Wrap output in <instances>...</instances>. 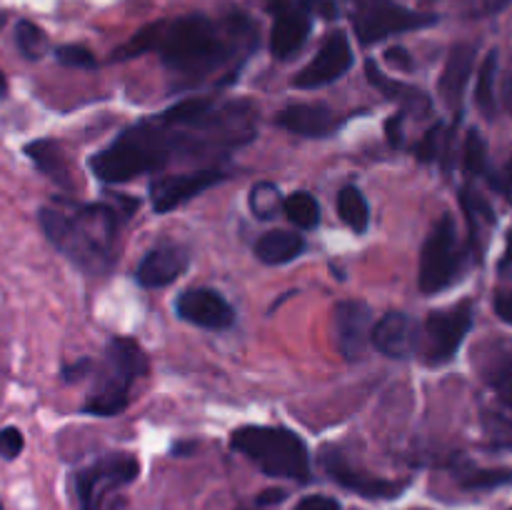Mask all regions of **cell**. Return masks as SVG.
<instances>
[{"label":"cell","mask_w":512,"mask_h":510,"mask_svg":"<svg viewBox=\"0 0 512 510\" xmlns=\"http://www.w3.org/2000/svg\"><path fill=\"white\" fill-rule=\"evenodd\" d=\"M385 58H388L390 63L395 65V68L413 70V58H410L408 50H405V48H390L388 53H385Z\"/></svg>","instance_id":"37"},{"label":"cell","mask_w":512,"mask_h":510,"mask_svg":"<svg viewBox=\"0 0 512 510\" xmlns=\"http://www.w3.org/2000/svg\"><path fill=\"white\" fill-rule=\"evenodd\" d=\"M305 250L303 235L293 230H270L255 243V255L268 265H283L298 258Z\"/></svg>","instance_id":"22"},{"label":"cell","mask_w":512,"mask_h":510,"mask_svg":"<svg viewBox=\"0 0 512 510\" xmlns=\"http://www.w3.org/2000/svg\"><path fill=\"white\" fill-rule=\"evenodd\" d=\"M138 460L133 455L115 453L105 455L103 460H98L90 468L80 470L75 475V490H78L80 510H98L100 500L108 493L110 488H118V485H128L138 478Z\"/></svg>","instance_id":"9"},{"label":"cell","mask_w":512,"mask_h":510,"mask_svg":"<svg viewBox=\"0 0 512 510\" xmlns=\"http://www.w3.org/2000/svg\"><path fill=\"white\" fill-rule=\"evenodd\" d=\"M443 133L445 128L438 123L428 135H425L423 143L418 145V158L423 160V163H430V160L440 158V153H445V158H448V145L443 148V140H445Z\"/></svg>","instance_id":"31"},{"label":"cell","mask_w":512,"mask_h":510,"mask_svg":"<svg viewBox=\"0 0 512 510\" xmlns=\"http://www.w3.org/2000/svg\"><path fill=\"white\" fill-rule=\"evenodd\" d=\"M505 483H512V473L508 470H475L463 478L465 488H498Z\"/></svg>","instance_id":"32"},{"label":"cell","mask_w":512,"mask_h":510,"mask_svg":"<svg viewBox=\"0 0 512 510\" xmlns=\"http://www.w3.org/2000/svg\"><path fill=\"white\" fill-rule=\"evenodd\" d=\"M490 183H493V188H498L500 193L505 195V198L512 203V160L508 165H505V170L500 175H495V178H490Z\"/></svg>","instance_id":"36"},{"label":"cell","mask_w":512,"mask_h":510,"mask_svg":"<svg viewBox=\"0 0 512 510\" xmlns=\"http://www.w3.org/2000/svg\"><path fill=\"white\" fill-rule=\"evenodd\" d=\"M475 365L485 383L493 385L498 393H505L512 388V340H493L480 345Z\"/></svg>","instance_id":"20"},{"label":"cell","mask_w":512,"mask_h":510,"mask_svg":"<svg viewBox=\"0 0 512 510\" xmlns=\"http://www.w3.org/2000/svg\"><path fill=\"white\" fill-rule=\"evenodd\" d=\"M23 433L18 428H3L0 430V458L13 460L18 458L23 450Z\"/></svg>","instance_id":"33"},{"label":"cell","mask_w":512,"mask_h":510,"mask_svg":"<svg viewBox=\"0 0 512 510\" xmlns=\"http://www.w3.org/2000/svg\"><path fill=\"white\" fill-rule=\"evenodd\" d=\"M500 400H503L505 405H510V408H512V388L505 390V393H500Z\"/></svg>","instance_id":"42"},{"label":"cell","mask_w":512,"mask_h":510,"mask_svg":"<svg viewBox=\"0 0 512 510\" xmlns=\"http://www.w3.org/2000/svg\"><path fill=\"white\" fill-rule=\"evenodd\" d=\"M503 105L512 113V73L505 78V83H503Z\"/></svg>","instance_id":"41"},{"label":"cell","mask_w":512,"mask_h":510,"mask_svg":"<svg viewBox=\"0 0 512 510\" xmlns=\"http://www.w3.org/2000/svg\"><path fill=\"white\" fill-rule=\"evenodd\" d=\"M463 165L470 175H485L488 170V148L478 130H470L463 148Z\"/></svg>","instance_id":"29"},{"label":"cell","mask_w":512,"mask_h":510,"mask_svg":"<svg viewBox=\"0 0 512 510\" xmlns=\"http://www.w3.org/2000/svg\"><path fill=\"white\" fill-rule=\"evenodd\" d=\"M435 23H438V15L415 13L393 0H358V8L353 13L355 35L363 45L380 43V40L405 33V30L430 28Z\"/></svg>","instance_id":"7"},{"label":"cell","mask_w":512,"mask_h":510,"mask_svg":"<svg viewBox=\"0 0 512 510\" xmlns=\"http://www.w3.org/2000/svg\"><path fill=\"white\" fill-rule=\"evenodd\" d=\"M15 45H18L20 55L28 60H40L48 50V35L30 20H20L15 25Z\"/></svg>","instance_id":"27"},{"label":"cell","mask_w":512,"mask_h":510,"mask_svg":"<svg viewBox=\"0 0 512 510\" xmlns=\"http://www.w3.org/2000/svg\"><path fill=\"white\" fill-rule=\"evenodd\" d=\"M365 73H368L370 83L378 85V88L383 90L390 100H398L400 108L413 110L415 115L430 113V98L423 93V90L413 88V85L400 83V80L388 78V75H385L383 70L373 63V60H368V63H365Z\"/></svg>","instance_id":"21"},{"label":"cell","mask_w":512,"mask_h":510,"mask_svg":"<svg viewBox=\"0 0 512 510\" xmlns=\"http://www.w3.org/2000/svg\"><path fill=\"white\" fill-rule=\"evenodd\" d=\"M55 58L63 65H68V68H95V55L88 48H83V45H60L55 50Z\"/></svg>","instance_id":"30"},{"label":"cell","mask_w":512,"mask_h":510,"mask_svg":"<svg viewBox=\"0 0 512 510\" xmlns=\"http://www.w3.org/2000/svg\"><path fill=\"white\" fill-rule=\"evenodd\" d=\"M370 343L388 358H410L423 345V330L408 313H388L373 325Z\"/></svg>","instance_id":"16"},{"label":"cell","mask_w":512,"mask_h":510,"mask_svg":"<svg viewBox=\"0 0 512 510\" xmlns=\"http://www.w3.org/2000/svg\"><path fill=\"white\" fill-rule=\"evenodd\" d=\"M323 465L335 483L343 485L345 490H353V493L363 495V498H370V500H393L398 498V495L405 490V485H408V483H395V480L373 478V475L363 473V470H355L353 465L345 460V455L338 453V450H328V453L323 455Z\"/></svg>","instance_id":"15"},{"label":"cell","mask_w":512,"mask_h":510,"mask_svg":"<svg viewBox=\"0 0 512 510\" xmlns=\"http://www.w3.org/2000/svg\"><path fill=\"white\" fill-rule=\"evenodd\" d=\"M465 268V248L458 238L453 215L445 213L430 230L420 255V290L428 295L440 293L458 283Z\"/></svg>","instance_id":"6"},{"label":"cell","mask_w":512,"mask_h":510,"mask_svg":"<svg viewBox=\"0 0 512 510\" xmlns=\"http://www.w3.org/2000/svg\"><path fill=\"white\" fill-rule=\"evenodd\" d=\"M475 65V48L473 45H455L448 55V63H445L443 75H440V95H443L445 105L453 110L460 108L463 103L465 85H468L470 75H473Z\"/></svg>","instance_id":"19"},{"label":"cell","mask_w":512,"mask_h":510,"mask_svg":"<svg viewBox=\"0 0 512 510\" xmlns=\"http://www.w3.org/2000/svg\"><path fill=\"white\" fill-rule=\"evenodd\" d=\"M288 498V493L285 490H265V493L258 495V500L255 503L263 508V505H275V503H283V500Z\"/></svg>","instance_id":"38"},{"label":"cell","mask_w":512,"mask_h":510,"mask_svg":"<svg viewBox=\"0 0 512 510\" xmlns=\"http://www.w3.org/2000/svg\"><path fill=\"white\" fill-rule=\"evenodd\" d=\"M5 20H8V15H5V13H0V30H3V25H5Z\"/></svg>","instance_id":"44"},{"label":"cell","mask_w":512,"mask_h":510,"mask_svg":"<svg viewBox=\"0 0 512 510\" xmlns=\"http://www.w3.org/2000/svg\"><path fill=\"white\" fill-rule=\"evenodd\" d=\"M118 215L110 205L53 203L40 208V225L50 243L78 268L105 275L115 263Z\"/></svg>","instance_id":"3"},{"label":"cell","mask_w":512,"mask_h":510,"mask_svg":"<svg viewBox=\"0 0 512 510\" xmlns=\"http://www.w3.org/2000/svg\"><path fill=\"white\" fill-rule=\"evenodd\" d=\"M0 510H3V505H0Z\"/></svg>","instance_id":"45"},{"label":"cell","mask_w":512,"mask_h":510,"mask_svg":"<svg viewBox=\"0 0 512 510\" xmlns=\"http://www.w3.org/2000/svg\"><path fill=\"white\" fill-rule=\"evenodd\" d=\"M238 453L253 460L265 475L285 480H310L308 445L300 435L288 428H268V425H245L230 438Z\"/></svg>","instance_id":"4"},{"label":"cell","mask_w":512,"mask_h":510,"mask_svg":"<svg viewBox=\"0 0 512 510\" xmlns=\"http://www.w3.org/2000/svg\"><path fill=\"white\" fill-rule=\"evenodd\" d=\"M470 328H473V303L470 300L453 305V308L433 310L425 320L423 330L425 360L430 365H443L453 360Z\"/></svg>","instance_id":"8"},{"label":"cell","mask_w":512,"mask_h":510,"mask_svg":"<svg viewBox=\"0 0 512 510\" xmlns=\"http://www.w3.org/2000/svg\"><path fill=\"white\" fill-rule=\"evenodd\" d=\"M278 125L295 135H305V138H328L330 133L340 128V120L325 105L295 103L280 110Z\"/></svg>","instance_id":"18"},{"label":"cell","mask_w":512,"mask_h":510,"mask_svg":"<svg viewBox=\"0 0 512 510\" xmlns=\"http://www.w3.org/2000/svg\"><path fill=\"white\" fill-rule=\"evenodd\" d=\"M25 153H28V158L33 160L35 168H38L40 173H45L50 180H55V185H60V188L65 190L73 188L70 168L68 163H65V155L58 143H53V140H35V143H30L28 148H25Z\"/></svg>","instance_id":"23"},{"label":"cell","mask_w":512,"mask_h":510,"mask_svg":"<svg viewBox=\"0 0 512 510\" xmlns=\"http://www.w3.org/2000/svg\"><path fill=\"white\" fill-rule=\"evenodd\" d=\"M283 210L285 215H288V218L303 230L315 228V225L320 223L318 200H315L310 193H305V190H298V193L288 195V198L283 200Z\"/></svg>","instance_id":"26"},{"label":"cell","mask_w":512,"mask_h":510,"mask_svg":"<svg viewBox=\"0 0 512 510\" xmlns=\"http://www.w3.org/2000/svg\"><path fill=\"white\" fill-rule=\"evenodd\" d=\"M148 360L135 340L113 338L105 350V365L100 370V378L95 383L93 393L85 400V413L100 415V418H113L123 413L128 405L130 385L145 375Z\"/></svg>","instance_id":"5"},{"label":"cell","mask_w":512,"mask_h":510,"mask_svg":"<svg viewBox=\"0 0 512 510\" xmlns=\"http://www.w3.org/2000/svg\"><path fill=\"white\" fill-rule=\"evenodd\" d=\"M338 210H340V218L355 230V233H365L370 223V208H368V200L365 195L360 193L355 185H345L338 195Z\"/></svg>","instance_id":"25"},{"label":"cell","mask_w":512,"mask_h":510,"mask_svg":"<svg viewBox=\"0 0 512 510\" xmlns=\"http://www.w3.org/2000/svg\"><path fill=\"white\" fill-rule=\"evenodd\" d=\"M400 123H403V115H395V120H390V123H388L390 143H400V138H403V130H400Z\"/></svg>","instance_id":"39"},{"label":"cell","mask_w":512,"mask_h":510,"mask_svg":"<svg viewBox=\"0 0 512 510\" xmlns=\"http://www.w3.org/2000/svg\"><path fill=\"white\" fill-rule=\"evenodd\" d=\"M353 65V48H350V40L343 30H335L325 38L323 48L318 50L313 60L295 75V88L303 90H315L323 88V85L335 83L338 78H343L345 73Z\"/></svg>","instance_id":"11"},{"label":"cell","mask_w":512,"mask_h":510,"mask_svg":"<svg viewBox=\"0 0 512 510\" xmlns=\"http://www.w3.org/2000/svg\"><path fill=\"white\" fill-rule=\"evenodd\" d=\"M175 313L205 330H225L235 323V310L218 290L190 288L175 300Z\"/></svg>","instance_id":"14"},{"label":"cell","mask_w":512,"mask_h":510,"mask_svg":"<svg viewBox=\"0 0 512 510\" xmlns=\"http://www.w3.org/2000/svg\"><path fill=\"white\" fill-rule=\"evenodd\" d=\"M225 178L223 170L218 168H198L193 173L183 175H163V178L150 183V200H153L155 213H168V210L180 208L183 203L193 200L203 190L213 188Z\"/></svg>","instance_id":"12"},{"label":"cell","mask_w":512,"mask_h":510,"mask_svg":"<svg viewBox=\"0 0 512 510\" xmlns=\"http://www.w3.org/2000/svg\"><path fill=\"white\" fill-rule=\"evenodd\" d=\"M373 338V310L360 300L335 305V343L345 360H360Z\"/></svg>","instance_id":"13"},{"label":"cell","mask_w":512,"mask_h":510,"mask_svg":"<svg viewBox=\"0 0 512 510\" xmlns=\"http://www.w3.org/2000/svg\"><path fill=\"white\" fill-rule=\"evenodd\" d=\"M188 265V248L175 243L158 245V248H153L140 260L138 270H135V278H138V283L143 288H163V285H170L173 280H178L188 270Z\"/></svg>","instance_id":"17"},{"label":"cell","mask_w":512,"mask_h":510,"mask_svg":"<svg viewBox=\"0 0 512 510\" xmlns=\"http://www.w3.org/2000/svg\"><path fill=\"white\" fill-rule=\"evenodd\" d=\"M5 90H8V83H5V75L0 73V95H5Z\"/></svg>","instance_id":"43"},{"label":"cell","mask_w":512,"mask_h":510,"mask_svg":"<svg viewBox=\"0 0 512 510\" xmlns=\"http://www.w3.org/2000/svg\"><path fill=\"white\" fill-rule=\"evenodd\" d=\"M495 313L500 320L512 325V290H503V293L495 295Z\"/></svg>","instance_id":"35"},{"label":"cell","mask_w":512,"mask_h":510,"mask_svg":"<svg viewBox=\"0 0 512 510\" xmlns=\"http://www.w3.org/2000/svg\"><path fill=\"white\" fill-rule=\"evenodd\" d=\"M255 43L258 33L243 15H233L223 25L203 15H185L173 23H153L143 28L115 53V58L123 60L158 50L163 63L178 78H185V85H195L235 58H243Z\"/></svg>","instance_id":"2"},{"label":"cell","mask_w":512,"mask_h":510,"mask_svg":"<svg viewBox=\"0 0 512 510\" xmlns=\"http://www.w3.org/2000/svg\"><path fill=\"white\" fill-rule=\"evenodd\" d=\"M268 10L275 15L273 35H270V50L275 58L288 60L298 53L308 40L313 18L310 5L295 3V0H265Z\"/></svg>","instance_id":"10"},{"label":"cell","mask_w":512,"mask_h":510,"mask_svg":"<svg viewBox=\"0 0 512 510\" xmlns=\"http://www.w3.org/2000/svg\"><path fill=\"white\" fill-rule=\"evenodd\" d=\"M512 268V230L508 233V248H505L503 253V260H500V270H510Z\"/></svg>","instance_id":"40"},{"label":"cell","mask_w":512,"mask_h":510,"mask_svg":"<svg viewBox=\"0 0 512 510\" xmlns=\"http://www.w3.org/2000/svg\"><path fill=\"white\" fill-rule=\"evenodd\" d=\"M495 75H498V50H490L485 55L478 73V85H475V103L485 118H495L498 103H495Z\"/></svg>","instance_id":"24"},{"label":"cell","mask_w":512,"mask_h":510,"mask_svg":"<svg viewBox=\"0 0 512 510\" xmlns=\"http://www.w3.org/2000/svg\"><path fill=\"white\" fill-rule=\"evenodd\" d=\"M258 133V108L248 100L188 98L163 113L130 125L90 168L105 183H128L170 163L223 160Z\"/></svg>","instance_id":"1"},{"label":"cell","mask_w":512,"mask_h":510,"mask_svg":"<svg viewBox=\"0 0 512 510\" xmlns=\"http://www.w3.org/2000/svg\"><path fill=\"white\" fill-rule=\"evenodd\" d=\"M280 208H283V195H280L278 185L258 183L250 190V210L255 213V218L270 220L278 215Z\"/></svg>","instance_id":"28"},{"label":"cell","mask_w":512,"mask_h":510,"mask_svg":"<svg viewBox=\"0 0 512 510\" xmlns=\"http://www.w3.org/2000/svg\"><path fill=\"white\" fill-rule=\"evenodd\" d=\"M295 510H343V505L330 495H308L295 505Z\"/></svg>","instance_id":"34"}]
</instances>
